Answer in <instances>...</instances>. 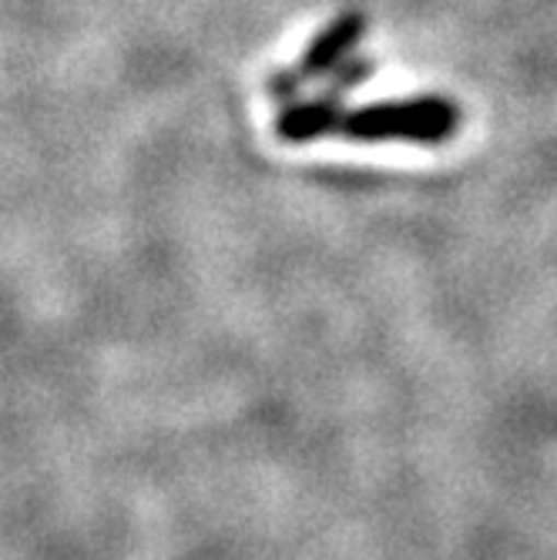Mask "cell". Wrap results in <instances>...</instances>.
<instances>
[{"label": "cell", "instance_id": "7a4b0ae2", "mask_svg": "<svg viewBox=\"0 0 557 560\" xmlns=\"http://www.w3.org/2000/svg\"><path fill=\"white\" fill-rule=\"evenodd\" d=\"M367 27H370V21H367L363 11H343V14H336L326 27L316 31V37L306 44L302 58L292 68H282V71L266 78V94L272 101H282V105H289V101H295V94L306 84L326 81L339 65H346L352 55H357V47H360Z\"/></svg>", "mask_w": 557, "mask_h": 560}, {"label": "cell", "instance_id": "3957f363", "mask_svg": "<svg viewBox=\"0 0 557 560\" xmlns=\"http://www.w3.org/2000/svg\"><path fill=\"white\" fill-rule=\"evenodd\" d=\"M343 118V97L323 91L320 97H295L289 105H282L272 118V131L282 144H310L320 141L323 135L339 131Z\"/></svg>", "mask_w": 557, "mask_h": 560}, {"label": "cell", "instance_id": "6da1fadb", "mask_svg": "<svg viewBox=\"0 0 557 560\" xmlns=\"http://www.w3.org/2000/svg\"><path fill=\"white\" fill-rule=\"evenodd\" d=\"M464 125V112L457 101L443 94H417V97H390L370 101V105L349 108L339 135L357 144H446Z\"/></svg>", "mask_w": 557, "mask_h": 560}, {"label": "cell", "instance_id": "277c9868", "mask_svg": "<svg viewBox=\"0 0 557 560\" xmlns=\"http://www.w3.org/2000/svg\"><path fill=\"white\" fill-rule=\"evenodd\" d=\"M376 71V65L370 61V58H363V55H352L346 65H339L326 81H323V91L326 94H336V97H343V94H349V91H357V88H363L367 84V78Z\"/></svg>", "mask_w": 557, "mask_h": 560}]
</instances>
